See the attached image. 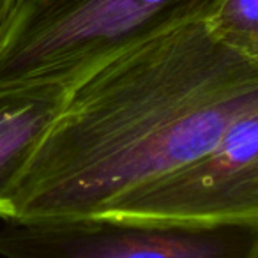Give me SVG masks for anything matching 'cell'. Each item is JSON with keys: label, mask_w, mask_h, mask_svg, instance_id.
<instances>
[{"label": "cell", "mask_w": 258, "mask_h": 258, "mask_svg": "<svg viewBox=\"0 0 258 258\" xmlns=\"http://www.w3.org/2000/svg\"><path fill=\"white\" fill-rule=\"evenodd\" d=\"M253 110L256 60L223 46L205 22L172 30L71 87L9 219L97 214L204 154Z\"/></svg>", "instance_id": "1"}, {"label": "cell", "mask_w": 258, "mask_h": 258, "mask_svg": "<svg viewBox=\"0 0 258 258\" xmlns=\"http://www.w3.org/2000/svg\"><path fill=\"white\" fill-rule=\"evenodd\" d=\"M221 0H25L0 48V87H75L172 30L207 22Z\"/></svg>", "instance_id": "2"}, {"label": "cell", "mask_w": 258, "mask_h": 258, "mask_svg": "<svg viewBox=\"0 0 258 258\" xmlns=\"http://www.w3.org/2000/svg\"><path fill=\"white\" fill-rule=\"evenodd\" d=\"M4 258H258V219L184 223L113 214L9 219Z\"/></svg>", "instance_id": "3"}, {"label": "cell", "mask_w": 258, "mask_h": 258, "mask_svg": "<svg viewBox=\"0 0 258 258\" xmlns=\"http://www.w3.org/2000/svg\"><path fill=\"white\" fill-rule=\"evenodd\" d=\"M97 214L184 223L258 219V110L237 118L204 154Z\"/></svg>", "instance_id": "4"}, {"label": "cell", "mask_w": 258, "mask_h": 258, "mask_svg": "<svg viewBox=\"0 0 258 258\" xmlns=\"http://www.w3.org/2000/svg\"><path fill=\"white\" fill-rule=\"evenodd\" d=\"M66 85L0 87V218H11V197L30 158L68 99Z\"/></svg>", "instance_id": "5"}, {"label": "cell", "mask_w": 258, "mask_h": 258, "mask_svg": "<svg viewBox=\"0 0 258 258\" xmlns=\"http://www.w3.org/2000/svg\"><path fill=\"white\" fill-rule=\"evenodd\" d=\"M205 25L223 46L258 62V0H221Z\"/></svg>", "instance_id": "6"}, {"label": "cell", "mask_w": 258, "mask_h": 258, "mask_svg": "<svg viewBox=\"0 0 258 258\" xmlns=\"http://www.w3.org/2000/svg\"><path fill=\"white\" fill-rule=\"evenodd\" d=\"M25 0H0V48L8 39Z\"/></svg>", "instance_id": "7"}]
</instances>
